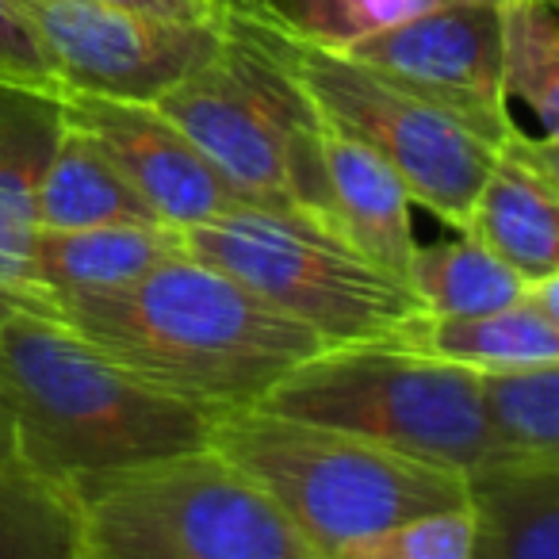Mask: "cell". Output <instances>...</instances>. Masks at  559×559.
Listing matches in <instances>:
<instances>
[{"instance_id":"17","label":"cell","mask_w":559,"mask_h":559,"mask_svg":"<svg viewBox=\"0 0 559 559\" xmlns=\"http://www.w3.org/2000/svg\"><path fill=\"white\" fill-rule=\"evenodd\" d=\"M35 218L43 230H88V226H150L162 218L150 203L127 185V177L85 139L66 123L39 192H35ZM177 230V226H173Z\"/></svg>"},{"instance_id":"4","label":"cell","mask_w":559,"mask_h":559,"mask_svg":"<svg viewBox=\"0 0 559 559\" xmlns=\"http://www.w3.org/2000/svg\"><path fill=\"white\" fill-rule=\"evenodd\" d=\"M207 449L249 475L322 556L472 502V483L452 467L264 406L215 414Z\"/></svg>"},{"instance_id":"21","label":"cell","mask_w":559,"mask_h":559,"mask_svg":"<svg viewBox=\"0 0 559 559\" xmlns=\"http://www.w3.org/2000/svg\"><path fill=\"white\" fill-rule=\"evenodd\" d=\"M483 418L506 452L528 464H559V365L475 372Z\"/></svg>"},{"instance_id":"11","label":"cell","mask_w":559,"mask_h":559,"mask_svg":"<svg viewBox=\"0 0 559 559\" xmlns=\"http://www.w3.org/2000/svg\"><path fill=\"white\" fill-rule=\"evenodd\" d=\"M66 123L123 173L165 226L192 230L226 207L249 203L154 104L66 93Z\"/></svg>"},{"instance_id":"27","label":"cell","mask_w":559,"mask_h":559,"mask_svg":"<svg viewBox=\"0 0 559 559\" xmlns=\"http://www.w3.org/2000/svg\"><path fill=\"white\" fill-rule=\"evenodd\" d=\"M20 464L16 460V433H12V414H9V403L0 395V467H12Z\"/></svg>"},{"instance_id":"20","label":"cell","mask_w":559,"mask_h":559,"mask_svg":"<svg viewBox=\"0 0 559 559\" xmlns=\"http://www.w3.org/2000/svg\"><path fill=\"white\" fill-rule=\"evenodd\" d=\"M0 559H88L78 498L20 464L0 467Z\"/></svg>"},{"instance_id":"12","label":"cell","mask_w":559,"mask_h":559,"mask_svg":"<svg viewBox=\"0 0 559 559\" xmlns=\"http://www.w3.org/2000/svg\"><path fill=\"white\" fill-rule=\"evenodd\" d=\"M525 284L559 276V139L518 131L495 150L464 230Z\"/></svg>"},{"instance_id":"15","label":"cell","mask_w":559,"mask_h":559,"mask_svg":"<svg viewBox=\"0 0 559 559\" xmlns=\"http://www.w3.org/2000/svg\"><path fill=\"white\" fill-rule=\"evenodd\" d=\"M177 253H185V234L165 223L88 226V230L39 226L27 257V284L35 292V307L47 296L116 292Z\"/></svg>"},{"instance_id":"26","label":"cell","mask_w":559,"mask_h":559,"mask_svg":"<svg viewBox=\"0 0 559 559\" xmlns=\"http://www.w3.org/2000/svg\"><path fill=\"white\" fill-rule=\"evenodd\" d=\"M96 4L142 12L154 20H180V24H218L230 0H96Z\"/></svg>"},{"instance_id":"10","label":"cell","mask_w":559,"mask_h":559,"mask_svg":"<svg viewBox=\"0 0 559 559\" xmlns=\"http://www.w3.org/2000/svg\"><path fill=\"white\" fill-rule=\"evenodd\" d=\"M342 55L449 111L487 146L498 150L518 131L502 93V0L426 12L353 43Z\"/></svg>"},{"instance_id":"25","label":"cell","mask_w":559,"mask_h":559,"mask_svg":"<svg viewBox=\"0 0 559 559\" xmlns=\"http://www.w3.org/2000/svg\"><path fill=\"white\" fill-rule=\"evenodd\" d=\"M0 78L58 85L16 0H0Z\"/></svg>"},{"instance_id":"24","label":"cell","mask_w":559,"mask_h":559,"mask_svg":"<svg viewBox=\"0 0 559 559\" xmlns=\"http://www.w3.org/2000/svg\"><path fill=\"white\" fill-rule=\"evenodd\" d=\"M475 536H479V521H475V506L467 502L460 510L426 513L383 533L349 540L326 559H475Z\"/></svg>"},{"instance_id":"3","label":"cell","mask_w":559,"mask_h":559,"mask_svg":"<svg viewBox=\"0 0 559 559\" xmlns=\"http://www.w3.org/2000/svg\"><path fill=\"white\" fill-rule=\"evenodd\" d=\"M154 108L249 203L304 211L334 226L322 154L326 123L253 0L226 4L218 55L157 96Z\"/></svg>"},{"instance_id":"23","label":"cell","mask_w":559,"mask_h":559,"mask_svg":"<svg viewBox=\"0 0 559 559\" xmlns=\"http://www.w3.org/2000/svg\"><path fill=\"white\" fill-rule=\"evenodd\" d=\"M449 4H498V0H253V9L288 39L322 50H345L368 35H380Z\"/></svg>"},{"instance_id":"1","label":"cell","mask_w":559,"mask_h":559,"mask_svg":"<svg viewBox=\"0 0 559 559\" xmlns=\"http://www.w3.org/2000/svg\"><path fill=\"white\" fill-rule=\"evenodd\" d=\"M35 311L207 414L257 406L292 368L326 349L311 330L188 253L116 292L47 296Z\"/></svg>"},{"instance_id":"7","label":"cell","mask_w":559,"mask_h":559,"mask_svg":"<svg viewBox=\"0 0 559 559\" xmlns=\"http://www.w3.org/2000/svg\"><path fill=\"white\" fill-rule=\"evenodd\" d=\"M88 559H326L215 449L70 487Z\"/></svg>"},{"instance_id":"2","label":"cell","mask_w":559,"mask_h":559,"mask_svg":"<svg viewBox=\"0 0 559 559\" xmlns=\"http://www.w3.org/2000/svg\"><path fill=\"white\" fill-rule=\"evenodd\" d=\"M0 395L20 467L66 490L207 449L215 421L32 307L0 319Z\"/></svg>"},{"instance_id":"22","label":"cell","mask_w":559,"mask_h":559,"mask_svg":"<svg viewBox=\"0 0 559 559\" xmlns=\"http://www.w3.org/2000/svg\"><path fill=\"white\" fill-rule=\"evenodd\" d=\"M502 93L533 111L540 139H559L556 0H502Z\"/></svg>"},{"instance_id":"6","label":"cell","mask_w":559,"mask_h":559,"mask_svg":"<svg viewBox=\"0 0 559 559\" xmlns=\"http://www.w3.org/2000/svg\"><path fill=\"white\" fill-rule=\"evenodd\" d=\"M180 234L188 257L238 280L326 345L395 342L426 314L406 280L304 211L238 203Z\"/></svg>"},{"instance_id":"13","label":"cell","mask_w":559,"mask_h":559,"mask_svg":"<svg viewBox=\"0 0 559 559\" xmlns=\"http://www.w3.org/2000/svg\"><path fill=\"white\" fill-rule=\"evenodd\" d=\"M66 131L62 85L0 78V296L35 307L27 257L39 230L35 192Z\"/></svg>"},{"instance_id":"14","label":"cell","mask_w":559,"mask_h":559,"mask_svg":"<svg viewBox=\"0 0 559 559\" xmlns=\"http://www.w3.org/2000/svg\"><path fill=\"white\" fill-rule=\"evenodd\" d=\"M322 154H326L334 226L368 261L406 280L418 253V238H414V195L406 192L403 177L383 157L330 123L322 131Z\"/></svg>"},{"instance_id":"19","label":"cell","mask_w":559,"mask_h":559,"mask_svg":"<svg viewBox=\"0 0 559 559\" xmlns=\"http://www.w3.org/2000/svg\"><path fill=\"white\" fill-rule=\"evenodd\" d=\"M406 284L433 319H467V314L502 311L525 296V280L460 230L449 241L418 246Z\"/></svg>"},{"instance_id":"16","label":"cell","mask_w":559,"mask_h":559,"mask_svg":"<svg viewBox=\"0 0 559 559\" xmlns=\"http://www.w3.org/2000/svg\"><path fill=\"white\" fill-rule=\"evenodd\" d=\"M399 345L421 349L467 372H506V368L559 365V319L544 314L525 296L502 311L467 314V319H433L418 314Z\"/></svg>"},{"instance_id":"8","label":"cell","mask_w":559,"mask_h":559,"mask_svg":"<svg viewBox=\"0 0 559 559\" xmlns=\"http://www.w3.org/2000/svg\"><path fill=\"white\" fill-rule=\"evenodd\" d=\"M280 55L311 96L322 123L357 139L403 177L414 203L452 230H464L495 146L472 134L449 111L399 88L342 50L307 47L280 32Z\"/></svg>"},{"instance_id":"9","label":"cell","mask_w":559,"mask_h":559,"mask_svg":"<svg viewBox=\"0 0 559 559\" xmlns=\"http://www.w3.org/2000/svg\"><path fill=\"white\" fill-rule=\"evenodd\" d=\"M66 93L154 104L218 55V24H180L96 0H16Z\"/></svg>"},{"instance_id":"18","label":"cell","mask_w":559,"mask_h":559,"mask_svg":"<svg viewBox=\"0 0 559 559\" xmlns=\"http://www.w3.org/2000/svg\"><path fill=\"white\" fill-rule=\"evenodd\" d=\"M475 559H559V464H513L472 479Z\"/></svg>"},{"instance_id":"5","label":"cell","mask_w":559,"mask_h":559,"mask_svg":"<svg viewBox=\"0 0 559 559\" xmlns=\"http://www.w3.org/2000/svg\"><path fill=\"white\" fill-rule=\"evenodd\" d=\"M257 406L368 437L383 449L452 467L467 483L528 464L490 433L475 372L399 342L326 345Z\"/></svg>"}]
</instances>
